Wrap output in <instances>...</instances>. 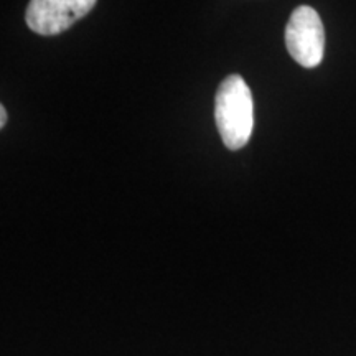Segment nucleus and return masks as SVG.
<instances>
[{
    "instance_id": "1",
    "label": "nucleus",
    "mask_w": 356,
    "mask_h": 356,
    "mask_svg": "<svg viewBox=\"0 0 356 356\" xmlns=\"http://www.w3.org/2000/svg\"><path fill=\"white\" fill-rule=\"evenodd\" d=\"M215 119L229 150H239L248 144L254 127V106L251 89L239 74H231L218 88Z\"/></svg>"
},
{
    "instance_id": "2",
    "label": "nucleus",
    "mask_w": 356,
    "mask_h": 356,
    "mask_svg": "<svg viewBox=\"0 0 356 356\" xmlns=\"http://www.w3.org/2000/svg\"><path fill=\"white\" fill-rule=\"evenodd\" d=\"M286 47L291 56L304 68L322 63L325 29L315 8L300 6L292 12L286 26Z\"/></svg>"
},
{
    "instance_id": "3",
    "label": "nucleus",
    "mask_w": 356,
    "mask_h": 356,
    "mask_svg": "<svg viewBox=\"0 0 356 356\" xmlns=\"http://www.w3.org/2000/svg\"><path fill=\"white\" fill-rule=\"evenodd\" d=\"M96 7L95 0H33L25 20L32 32L48 37L63 33Z\"/></svg>"
},
{
    "instance_id": "4",
    "label": "nucleus",
    "mask_w": 356,
    "mask_h": 356,
    "mask_svg": "<svg viewBox=\"0 0 356 356\" xmlns=\"http://www.w3.org/2000/svg\"><path fill=\"white\" fill-rule=\"evenodd\" d=\"M7 124V111L3 108L2 104H0V129Z\"/></svg>"
}]
</instances>
